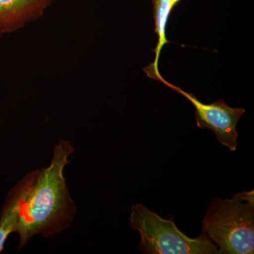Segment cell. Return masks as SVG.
Segmentation results:
<instances>
[{
	"mask_svg": "<svg viewBox=\"0 0 254 254\" xmlns=\"http://www.w3.org/2000/svg\"><path fill=\"white\" fill-rule=\"evenodd\" d=\"M153 4V16L155 20V33L158 36V43L153 50L155 53V62L143 68L147 74L158 73V60L160 52L165 45L170 43L166 38V26L169 17L177 3L174 0H152Z\"/></svg>",
	"mask_w": 254,
	"mask_h": 254,
	"instance_id": "obj_7",
	"label": "cell"
},
{
	"mask_svg": "<svg viewBox=\"0 0 254 254\" xmlns=\"http://www.w3.org/2000/svg\"><path fill=\"white\" fill-rule=\"evenodd\" d=\"M37 170L28 173L9 190L0 213V254L12 232H16L23 203L33 186Z\"/></svg>",
	"mask_w": 254,
	"mask_h": 254,
	"instance_id": "obj_6",
	"label": "cell"
},
{
	"mask_svg": "<svg viewBox=\"0 0 254 254\" xmlns=\"http://www.w3.org/2000/svg\"><path fill=\"white\" fill-rule=\"evenodd\" d=\"M202 233L218 246V254H253L254 190L237 193L231 199L211 200Z\"/></svg>",
	"mask_w": 254,
	"mask_h": 254,
	"instance_id": "obj_2",
	"label": "cell"
},
{
	"mask_svg": "<svg viewBox=\"0 0 254 254\" xmlns=\"http://www.w3.org/2000/svg\"><path fill=\"white\" fill-rule=\"evenodd\" d=\"M73 152L69 141L60 139L53 148L50 165L37 169L16 230L19 235L18 250L36 235L51 238L71 226L77 207L70 195L64 170Z\"/></svg>",
	"mask_w": 254,
	"mask_h": 254,
	"instance_id": "obj_1",
	"label": "cell"
},
{
	"mask_svg": "<svg viewBox=\"0 0 254 254\" xmlns=\"http://www.w3.org/2000/svg\"><path fill=\"white\" fill-rule=\"evenodd\" d=\"M53 0H0V36L20 31L43 17Z\"/></svg>",
	"mask_w": 254,
	"mask_h": 254,
	"instance_id": "obj_5",
	"label": "cell"
},
{
	"mask_svg": "<svg viewBox=\"0 0 254 254\" xmlns=\"http://www.w3.org/2000/svg\"><path fill=\"white\" fill-rule=\"evenodd\" d=\"M130 227L141 236L138 250L144 254H218L205 234L191 239L180 231L173 219H164L141 203L133 205Z\"/></svg>",
	"mask_w": 254,
	"mask_h": 254,
	"instance_id": "obj_3",
	"label": "cell"
},
{
	"mask_svg": "<svg viewBox=\"0 0 254 254\" xmlns=\"http://www.w3.org/2000/svg\"><path fill=\"white\" fill-rule=\"evenodd\" d=\"M153 78L161 82L190 100L195 108L197 127L211 130L218 141L227 147L230 151L237 150L238 138L237 125L239 120L245 114V109L231 108L222 99L217 100L210 104H205L197 99L193 93L183 91L179 87L165 81L160 73L155 75Z\"/></svg>",
	"mask_w": 254,
	"mask_h": 254,
	"instance_id": "obj_4",
	"label": "cell"
}]
</instances>
